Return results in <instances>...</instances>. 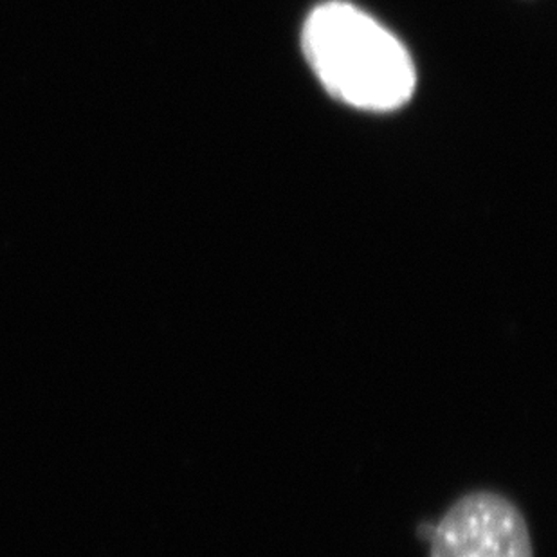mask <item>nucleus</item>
I'll return each mask as SVG.
<instances>
[{
    "label": "nucleus",
    "instance_id": "nucleus-1",
    "mask_svg": "<svg viewBox=\"0 0 557 557\" xmlns=\"http://www.w3.org/2000/svg\"><path fill=\"white\" fill-rule=\"evenodd\" d=\"M301 44L321 84L348 106L394 111L416 90V67L405 46L347 2L318 5Z\"/></svg>",
    "mask_w": 557,
    "mask_h": 557
},
{
    "label": "nucleus",
    "instance_id": "nucleus-2",
    "mask_svg": "<svg viewBox=\"0 0 557 557\" xmlns=\"http://www.w3.org/2000/svg\"><path fill=\"white\" fill-rule=\"evenodd\" d=\"M432 557H534L521 510L493 491L457 499L433 527Z\"/></svg>",
    "mask_w": 557,
    "mask_h": 557
}]
</instances>
